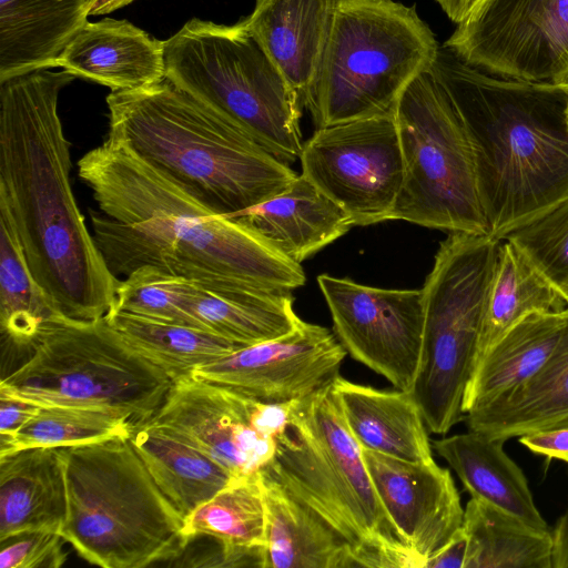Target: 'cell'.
I'll return each instance as SVG.
<instances>
[{"label": "cell", "mask_w": 568, "mask_h": 568, "mask_svg": "<svg viewBox=\"0 0 568 568\" xmlns=\"http://www.w3.org/2000/svg\"><path fill=\"white\" fill-rule=\"evenodd\" d=\"M261 473V471H260ZM266 507L265 568H358L344 540L261 473Z\"/></svg>", "instance_id": "obj_29"}, {"label": "cell", "mask_w": 568, "mask_h": 568, "mask_svg": "<svg viewBox=\"0 0 568 568\" xmlns=\"http://www.w3.org/2000/svg\"><path fill=\"white\" fill-rule=\"evenodd\" d=\"M134 424L110 410L79 406H41L8 442L0 444V457L32 447H68L130 436Z\"/></svg>", "instance_id": "obj_35"}, {"label": "cell", "mask_w": 568, "mask_h": 568, "mask_svg": "<svg viewBox=\"0 0 568 568\" xmlns=\"http://www.w3.org/2000/svg\"><path fill=\"white\" fill-rule=\"evenodd\" d=\"M60 448L68 493L61 535L84 560L142 568L184 552V519L129 436Z\"/></svg>", "instance_id": "obj_6"}, {"label": "cell", "mask_w": 568, "mask_h": 568, "mask_svg": "<svg viewBox=\"0 0 568 568\" xmlns=\"http://www.w3.org/2000/svg\"><path fill=\"white\" fill-rule=\"evenodd\" d=\"M41 406L0 390V444L10 440Z\"/></svg>", "instance_id": "obj_40"}, {"label": "cell", "mask_w": 568, "mask_h": 568, "mask_svg": "<svg viewBox=\"0 0 568 568\" xmlns=\"http://www.w3.org/2000/svg\"><path fill=\"white\" fill-rule=\"evenodd\" d=\"M248 406L250 397L186 375L149 422L178 432L239 478L260 473L276 450L275 439L251 427Z\"/></svg>", "instance_id": "obj_16"}, {"label": "cell", "mask_w": 568, "mask_h": 568, "mask_svg": "<svg viewBox=\"0 0 568 568\" xmlns=\"http://www.w3.org/2000/svg\"><path fill=\"white\" fill-rule=\"evenodd\" d=\"M430 72L471 142L487 234L503 241L568 199V89L501 78L445 47Z\"/></svg>", "instance_id": "obj_3"}, {"label": "cell", "mask_w": 568, "mask_h": 568, "mask_svg": "<svg viewBox=\"0 0 568 568\" xmlns=\"http://www.w3.org/2000/svg\"><path fill=\"white\" fill-rule=\"evenodd\" d=\"M362 454L388 517L425 568L463 528L465 509L450 471L435 462H408L365 448Z\"/></svg>", "instance_id": "obj_17"}, {"label": "cell", "mask_w": 568, "mask_h": 568, "mask_svg": "<svg viewBox=\"0 0 568 568\" xmlns=\"http://www.w3.org/2000/svg\"><path fill=\"white\" fill-rule=\"evenodd\" d=\"M464 568H552L551 530L535 528L484 500L464 510Z\"/></svg>", "instance_id": "obj_32"}, {"label": "cell", "mask_w": 568, "mask_h": 568, "mask_svg": "<svg viewBox=\"0 0 568 568\" xmlns=\"http://www.w3.org/2000/svg\"><path fill=\"white\" fill-rule=\"evenodd\" d=\"M75 78L65 70L38 69L0 81V202L32 276L59 316L91 322L112 310L120 280L71 187L70 142L58 100Z\"/></svg>", "instance_id": "obj_1"}, {"label": "cell", "mask_w": 568, "mask_h": 568, "mask_svg": "<svg viewBox=\"0 0 568 568\" xmlns=\"http://www.w3.org/2000/svg\"><path fill=\"white\" fill-rule=\"evenodd\" d=\"M504 439L469 430L434 440L471 498L484 500L541 529H550L536 507L523 469L504 449Z\"/></svg>", "instance_id": "obj_25"}, {"label": "cell", "mask_w": 568, "mask_h": 568, "mask_svg": "<svg viewBox=\"0 0 568 568\" xmlns=\"http://www.w3.org/2000/svg\"><path fill=\"white\" fill-rule=\"evenodd\" d=\"M567 125H568V105H567Z\"/></svg>", "instance_id": "obj_47"}, {"label": "cell", "mask_w": 568, "mask_h": 568, "mask_svg": "<svg viewBox=\"0 0 568 568\" xmlns=\"http://www.w3.org/2000/svg\"><path fill=\"white\" fill-rule=\"evenodd\" d=\"M339 0H256L243 22L305 108Z\"/></svg>", "instance_id": "obj_20"}, {"label": "cell", "mask_w": 568, "mask_h": 568, "mask_svg": "<svg viewBox=\"0 0 568 568\" xmlns=\"http://www.w3.org/2000/svg\"><path fill=\"white\" fill-rule=\"evenodd\" d=\"M332 384L293 402L261 473L329 526L358 568H424L388 517Z\"/></svg>", "instance_id": "obj_5"}, {"label": "cell", "mask_w": 568, "mask_h": 568, "mask_svg": "<svg viewBox=\"0 0 568 568\" xmlns=\"http://www.w3.org/2000/svg\"><path fill=\"white\" fill-rule=\"evenodd\" d=\"M108 139L217 215L284 191L297 176L222 114L165 79L111 91Z\"/></svg>", "instance_id": "obj_4"}, {"label": "cell", "mask_w": 568, "mask_h": 568, "mask_svg": "<svg viewBox=\"0 0 568 568\" xmlns=\"http://www.w3.org/2000/svg\"><path fill=\"white\" fill-rule=\"evenodd\" d=\"M394 119L404 178L389 220L449 233H487L470 139L430 69L403 91Z\"/></svg>", "instance_id": "obj_11"}, {"label": "cell", "mask_w": 568, "mask_h": 568, "mask_svg": "<svg viewBox=\"0 0 568 568\" xmlns=\"http://www.w3.org/2000/svg\"><path fill=\"white\" fill-rule=\"evenodd\" d=\"M443 47L494 75L554 82L568 68V0H484Z\"/></svg>", "instance_id": "obj_13"}, {"label": "cell", "mask_w": 568, "mask_h": 568, "mask_svg": "<svg viewBox=\"0 0 568 568\" xmlns=\"http://www.w3.org/2000/svg\"><path fill=\"white\" fill-rule=\"evenodd\" d=\"M293 301L292 292L286 291L193 282L187 308L204 328L248 346L281 337L298 326L302 320L293 310Z\"/></svg>", "instance_id": "obj_26"}, {"label": "cell", "mask_w": 568, "mask_h": 568, "mask_svg": "<svg viewBox=\"0 0 568 568\" xmlns=\"http://www.w3.org/2000/svg\"><path fill=\"white\" fill-rule=\"evenodd\" d=\"M484 0H436L450 21L463 22Z\"/></svg>", "instance_id": "obj_44"}, {"label": "cell", "mask_w": 568, "mask_h": 568, "mask_svg": "<svg viewBox=\"0 0 568 568\" xmlns=\"http://www.w3.org/2000/svg\"><path fill=\"white\" fill-rule=\"evenodd\" d=\"M505 240L520 247L568 302V199Z\"/></svg>", "instance_id": "obj_37"}, {"label": "cell", "mask_w": 568, "mask_h": 568, "mask_svg": "<svg viewBox=\"0 0 568 568\" xmlns=\"http://www.w3.org/2000/svg\"><path fill=\"white\" fill-rule=\"evenodd\" d=\"M55 68L111 91L141 89L166 79L164 41L126 20L88 21L64 48Z\"/></svg>", "instance_id": "obj_18"}, {"label": "cell", "mask_w": 568, "mask_h": 568, "mask_svg": "<svg viewBox=\"0 0 568 568\" xmlns=\"http://www.w3.org/2000/svg\"><path fill=\"white\" fill-rule=\"evenodd\" d=\"M552 534V568H568V507L558 519Z\"/></svg>", "instance_id": "obj_43"}, {"label": "cell", "mask_w": 568, "mask_h": 568, "mask_svg": "<svg viewBox=\"0 0 568 568\" xmlns=\"http://www.w3.org/2000/svg\"><path fill=\"white\" fill-rule=\"evenodd\" d=\"M62 318L36 282L13 221L0 202V325L13 343L31 345L49 321Z\"/></svg>", "instance_id": "obj_34"}, {"label": "cell", "mask_w": 568, "mask_h": 568, "mask_svg": "<svg viewBox=\"0 0 568 568\" xmlns=\"http://www.w3.org/2000/svg\"><path fill=\"white\" fill-rule=\"evenodd\" d=\"M134 0H94L90 10V16H101L121 9Z\"/></svg>", "instance_id": "obj_45"}, {"label": "cell", "mask_w": 568, "mask_h": 568, "mask_svg": "<svg viewBox=\"0 0 568 568\" xmlns=\"http://www.w3.org/2000/svg\"><path fill=\"white\" fill-rule=\"evenodd\" d=\"M78 174L100 209H90L92 235L116 276L154 265L204 285L292 292L306 282L301 264L236 220L213 213L111 139L78 161Z\"/></svg>", "instance_id": "obj_2"}, {"label": "cell", "mask_w": 568, "mask_h": 568, "mask_svg": "<svg viewBox=\"0 0 568 568\" xmlns=\"http://www.w3.org/2000/svg\"><path fill=\"white\" fill-rule=\"evenodd\" d=\"M31 347V356L2 378L0 390L39 406L115 412L136 426L156 414L174 382L105 318L51 320Z\"/></svg>", "instance_id": "obj_9"}, {"label": "cell", "mask_w": 568, "mask_h": 568, "mask_svg": "<svg viewBox=\"0 0 568 568\" xmlns=\"http://www.w3.org/2000/svg\"><path fill=\"white\" fill-rule=\"evenodd\" d=\"M9 539L2 542L0 568H59L67 561V540L61 534L34 531Z\"/></svg>", "instance_id": "obj_38"}, {"label": "cell", "mask_w": 568, "mask_h": 568, "mask_svg": "<svg viewBox=\"0 0 568 568\" xmlns=\"http://www.w3.org/2000/svg\"><path fill=\"white\" fill-rule=\"evenodd\" d=\"M567 322L568 307L532 314L509 329L476 365L465 394V415L531 378L554 352Z\"/></svg>", "instance_id": "obj_28"}, {"label": "cell", "mask_w": 568, "mask_h": 568, "mask_svg": "<svg viewBox=\"0 0 568 568\" xmlns=\"http://www.w3.org/2000/svg\"><path fill=\"white\" fill-rule=\"evenodd\" d=\"M94 0H0V81L55 68Z\"/></svg>", "instance_id": "obj_23"}, {"label": "cell", "mask_w": 568, "mask_h": 568, "mask_svg": "<svg viewBox=\"0 0 568 568\" xmlns=\"http://www.w3.org/2000/svg\"><path fill=\"white\" fill-rule=\"evenodd\" d=\"M332 385L362 448L408 462H435L427 426L409 392L377 389L341 375Z\"/></svg>", "instance_id": "obj_22"}, {"label": "cell", "mask_w": 568, "mask_h": 568, "mask_svg": "<svg viewBox=\"0 0 568 568\" xmlns=\"http://www.w3.org/2000/svg\"><path fill=\"white\" fill-rule=\"evenodd\" d=\"M467 537L462 528L443 548L427 559L425 568H464Z\"/></svg>", "instance_id": "obj_42"}, {"label": "cell", "mask_w": 568, "mask_h": 568, "mask_svg": "<svg viewBox=\"0 0 568 568\" xmlns=\"http://www.w3.org/2000/svg\"><path fill=\"white\" fill-rule=\"evenodd\" d=\"M293 402L264 403L250 398L251 427L264 437L276 439L286 430L291 422Z\"/></svg>", "instance_id": "obj_39"}, {"label": "cell", "mask_w": 568, "mask_h": 568, "mask_svg": "<svg viewBox=\"0 0 568 568\" xmlns=\"http://www.w3.org/2000/svg\"><path fill=\"white\" fill-rule=\"evenodd\" d=\"M567 307L568 302L562 293L525 252L511 241L503 240L487 298L475 367L524 318Z\"/></svg>", "instance_id": "obj_30"}, {"label": "cell", "mask_w": 568, "mask_h": 568, "mask_svg": "<svg viewBox=\"0 0 568 568\" xmlns=\"http://www.w3.org/2000/svg\"><path fill=\"white\" fill-rule=\"evenodd\" d=\"M183 535L206 536L265 568L266 507L261 473L235 478L184 518Z\"/></svg>", "instance_id": "obj_31"}, {"label": "cell", "mask_w": 568, "mask_h": 568, "mask_svg": "<svg viewBox=\"0 0 568 568\" xmlns=\"http://www.w3.org/2000/svg\"><path fill=\"white\" fill-rule=\"evenodd\" d=\"M531 453L568 464V427L539 430L519 437Z\"/></svg>", "instance_id": "obj_41"}, {"label": "cell", "mask_w": 568, "mask_h": 568, "mask_svg": "<svg viewBox=\"0 0 568 568\" xmlns=\"http://www.w3.org/2000/svg\"><path fill=\"white\" fill-rule=\"evenodd\" d=\"M500 244L487 233H449L422 288L423 344L409 393L434 434L445 435L465 419V394Z\"/></svg>", "instance_id": "obj_10"}, {"label": "cell", "mask_w": 568, "mask_h": 568, "mask_svg": "<svg viewBox=\"0 0 568 568\" xmlns=\"http://www.w3.org/2000/svg\"><path fill=\"white\" fill-rule=\"evenodd\" d=\"M173 381L244 347L209 329L111 311L104 317Z\"/></svg>", "instance_id": "obj_33"}, {"label": "cell", "mask_w": 568, "mask_h": 568, "mask_svg": "<svg viewBox=\"0 0 568 568\" xmlns=\"http://www.w3.org/2000/svg\"><path fill=\"white\" fill-rule=\"evenodd\" d=\"M300 160L302 174L354 225L389 220L404 178L394 112L316 129Z\"/></svg>", "instance_id": "obj_12"}, {"label": "cell", "mask_w": 568, "mask_h": 568, "mask_svg": "<svg viewBox=\"0 0 568 568\" xmlns=\"http://www.w3.org/2000/svg\"><path fill=\"white\" fill-rule=\"evenodd\" d=\"M129 438L183 519L237 478L170 427L145 422Z\"/></svg>", "instance_id": "obj_27"}, {"label": "cell", "mask_w": 568, "mask_h": 568, "mask_svg": "<svg viewBox=\"0 0 568 568\" xmlns=\"http://www.w3.org/2000/svg\"><path fill=\"white\" fill-rule=\"evenodd\" d=\"M192 285L185 277L154 265H142L120 281L111 311L204 328L187 308Z\"/></svg>", "instance_id": "obj_36"}, {"label": "cell", "mask_w": 568, "mask_h": 568, "mask_svg": "<svg viewBox=\"0 0 568 568\" xmlns=\"http://www.w3.org/2000/svg\"><path fill=\"white\" fill-rule=\"evenodd\" d=\"M438 49L414 7L339 0L306 98L316 129L394 112L407 85L430 69Z\"/></svg>", "instance_id": "obj_7"}, {"label": "cell", "mask_w": 568, "mask_h": 568, "mask_svg": "<svg viewBox=\"0 0 568 568\" xmlns=\"http://www.w3.org/2000/svg\"><path fill=\"white\" fill-rule=\"evenodd\" d=\"M68 517L60 447H32L0 457V541L34 531L61 534Z\"/></svg>", "instance_id": "obj_21"}, {"label": "cell", "mask_w": 568, "mask_h": 568, "mask_svg": "<svg viewBox=\"0 0 568 568\" xmlns=\"http://www.w3.org/2000/svg\"><path fill=\"white\" fill-rule=\"evenodd\" d=\"M229 217L298 264L354 226L351 216L303 174L281 193Z\"/></svg>", "instance_id": "obj_19"}, {"label": "cell", "mask_w": 568, "mask_h": 568, "mask_svg": "<svg viewBox=\"0 0 568 568\" xmlns=\"http://www.w3.org/2000/svg\"><path fill=\"white\" fill-rule=\"evenodd\" d=\"M346 354L328 328L301 321L285 335L241 347L192 375L260 402L286 403L332 384Z\"/></svg>", "instance_id": "obj_15"}, {"label": "cell", "mask_w": 568, "mask_h": 568, "mask_svg": "<svg viewBox=\"0 0 568 568\" xmlns=\"http://www.w3.org/2000/svg\"><path fill=\"white\" fill-rule=\"evenodd\" d=\"M469 430L491 438L568 427V322L554 352L526 383L465 415Z\"/></svg>", "instance_id": "obj_24"}, {"label": "cell", "mask_w": 568, "mask_h": 568, "mask_svg": "<svg viewBox=\"0 0 568 568\" xmlns=\"http://www.w3.org/2000/svg\"><path fill=\"white\" fill-rule=\"evenodd\" d=\"M165 77L288 164L300 159L303 108L242 21L189 20L164 41Z\"/></svg>", "instance_id": "obj_8"}, {"label": "cell", "mask_w": 568, "mask_h": 568, "mask_svg": "<svg viewBox=\"0 0 568 568\" xmlns=\"http://www.w3.org/2000/svg\"><path fill=\"white\" fill-rule=\"evenodd\" d=\"M317 283L346 353L396 389L410 392L423 344V290L373 287L328 274Z\"/></svg>", "instance_id": "obj_14"}, {"label": "cell", "mask_w": 568, "mask_h": 568, "mask_svg": "<svg viewBox=\"0 0 568 568\" xmlns=\"http://www.w3.org/2000/svg\"><path fill=\"white\" fill-rule=\"evenodd\" d=\"M554 83H557L561 87H565L568 89V68L565 70V72L554 81Z\"/></svg>", "instance_id": "obj_46"}]
</instances>
